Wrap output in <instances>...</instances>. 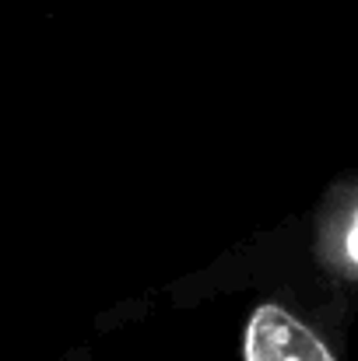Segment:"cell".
<instances>
[{"label": "cell", "mask_w": 358, "mask_h": 361, "mask_svg": "<svg viewBox=\"0 0 358 361\" xmlns=\"http://www.w3.org/2000/svg\"><path fill=\"white\" fill-rule=\"evenodd\" d=\"M242 351L246 361H334L330 348L281 305L253 309Z\"/></svg>", "instance_id": "cell-1"}, {"label": "cell", "mask_w": 358, "mask_h": 361, "mask_svg": "<svg viewBox=\"0 0 358 361\" xmlns=\"http://www.w3.org/2000/svg\"><path fill=\"white\" fill-rule=\"evenodd\" d=\"M348 252H352V259L358 263V214H355V221H352V232H348Z\"/></svg>", "instance_id": "cell-2"}]
</instances>
